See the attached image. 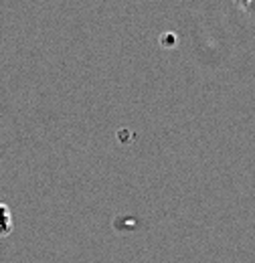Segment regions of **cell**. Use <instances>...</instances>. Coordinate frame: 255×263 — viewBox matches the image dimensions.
Wrapping results in <instances>:
<instances>
[{"mask_svg": "<svg viewBox=\"0 0 255 263\" xmlns=\"http://www.w3.org/2000/svg\"><path fill=\"white\" fill-rule=\"evenodd\" d=\"M14 229V221H12V213L6 204L0 202V237H6L10 235Z\"/></svg>", "mask_w": 255, "mask_h": 263, "instance_id": "1", "label": "cell"}, {"mask_svg": "<svg viewBox=\"0 0 255 263\" xmlns=\"http://www.w3.org/2000/svg\"><path fill=\"white\" fill-rule=\"evenodd\" d=\"M243 10H245L249 16H253L255 18V0H249V2L245 4V8H243Z\"/></svg>", "mask_w": 255, "mask_h": 263, "instance_id": "2", "label": "cell"}]
</instances>
